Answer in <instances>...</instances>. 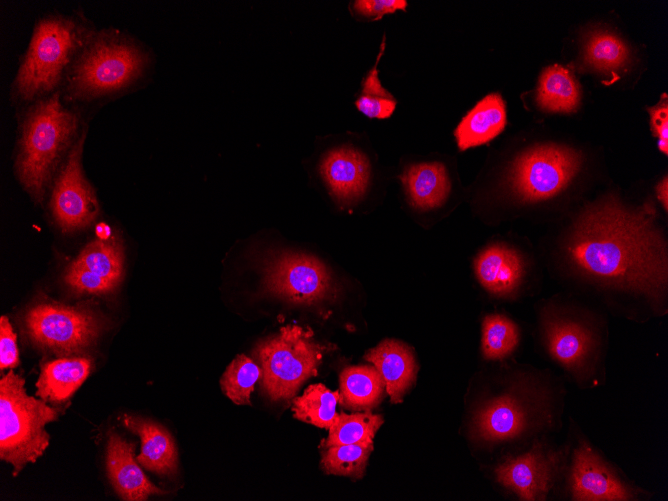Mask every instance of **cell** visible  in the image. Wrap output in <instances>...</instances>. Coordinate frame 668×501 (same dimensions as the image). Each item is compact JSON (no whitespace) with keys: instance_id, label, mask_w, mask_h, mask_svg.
Returning a JSON list of instances; mask_svg holds the SVG:
<instances>
[{"instance_id":"18","label":"cell","mask_w":668,"mask_h":501,"mask_svg":"<svg viewBox=\"0 0 668 501\" xmlns=\"http://www.w3.org/2000/svg\"><path fill=\"white\" fill-rule=\"evenodd\" d=\"M365 359L381 374L392 403H399L416 377L413 353L404 343L387 339L370 349Z\"/></svg>"},{"instance_id":"22","label":"cell","mask_w":668,"mask_h":501,"mask_svg":"<svg viewBox=\"0 0 668 501\" xmlns=\"http://www.w3.org/2000/svg\"><path fill=\"white\" fill-rule=\"evenodd\" d=\"M401 180L411 204L422 210L442 205L450 190L446 169L438 162L410 165Z\"/></svg>"},{"instance_id":"15","label":"cell","mask_w":668,"mask_h":501,"mask_svg":"<svg viewBox=\"0 0 668 501\" xmlns=\"http://www.w3.org/2000/svg\"><path fill=\"white\" fill-rule=\"evenodd\" d=\"M135 455V444L111 432L106 449V471L117 495L126 501H144L167 491L155 486L143 473Z\"/></svg>"},{"instance_id":"12","label":"cell","mask_w":668,"mask_h":501,"mask_svg":"<svg viewBox=\"0 0 668 501\" xmlns=\"http://www.w3.org/2000/svg\"><path fill=\"white\" fill-rule=\"evenodd\" d=\"M558 457L541 444L515 458L506 460L496 469L499 483L522 500H542L551 488L557 470Z\"/></svg>"},{"instance_id":"20","label":"cell","mask_w":668,"mask_h":501,"mask_svg":"<svg viewBox=\"0 0 668 501\" xmlns=\"http://www.w3.org/2000/svg\"><path fill=\"white\" fill-rule=\"evenodd\" d=\"M506 125V109L502 97L492 93L479 101L465 115L454 135L460 150L482 145L500 134Z\"/></svg>"},{"instance_id":"1","label":"cell","mask_w":668,"mask_h":501,"mask_svg":"<svg viewBox=\"0 0 668 501\" xmlns=\"http://www.w3.org/2000/svg\"><path fill=\"white\" fill-rule=\"evenodd\" d=\"M647 205L631 210L614 198L588 207L567 239L569 261L600 285L660 300L667 285L665 243Z\"/></svg>"},{"instance_id":"33","label":"cell","mask_w":668,"mask_h":501,"mask_svg":"<svg viewBox=\"0 0 668 501\" xmlns=\"http://www.w3.org/2000/svg\"><path fill=\"white\" fill-rule=\"evenodd\" d=\"M64 279L78 293L104 294L111 292L118 285L74 262L68 267Z\"/></svg>"},{"instance_id":"2","label":"cell","mask_w":668,"mask_h":501,"mask_svg":"<svg viewBox=\"0 0 668 501\" xmlns=\"http://www.w3.org/2000/svg\"><path fill=\"white\" fill-rule=\"evenodd\" d=\"M24 384L13 370L0 380V458L12 465L13 476L44 453L50 440L45 426L58 417L46 401L29 396Z\"/></svg>"},{"instance_id":"19","label":"cell","mask_w":668,"mask_h":501,"mask_svg":"<svg viewBox=\"0 0 668 501\" xmlns=\"http://www.w3.org/2000/svg\"><path fill=\"white\" fill-rule=\"evenodd\" d=\"M474 267L480 284L500 296L517 289L524 276V262L520 255L501 244L483 250L475 259Z\"/></svg>"},{"instance_id":"28","label":"cell","mask_w":668,"mask_h":501,"mask_svg":"<svg viewBox=\"0 0 668 501\" xmlns=\"http://www.w3.org/2000/svg\"><path fill=\"white\" fill-rule=\"evenodd\" d=\"M373 443L342 444L322 451L321 467L327 474L361 478Z\"/></svg>"},{"instance_id":"16","label":"cell","mask_w":668,"mask_h":501,"mask_svg":"<svg viewBox=\"0 0 668 501\" xmlns=\"http://www.w3.org/2000/svg\"><path fill=\"white\" fill-rule=\"evenodd\" d=\"M122 422L140 438L141 449L136 460L143 468L159 475L171 476L177 473V448L166 428L154 421L126 414Z\"/></svg>"},{"instance_id":"9","label":"cell","mask_w":668,"mask_h":501,"mask_svg":"<svg viewBox=\"0 0 668 501\" xmlns=\"http://www.w3.org/2000/svg\"><path fill=\"white\" fill-rule=\"evenodd\" d=\"M266 291L294 303H314L332 292L326 267L316 258L300 253H282L265 268Z\"/></svg>"},{"instance_id":"29","label":"cell","mask_w":668,"mask_h":501,"mask_svg":"<svg viewBox=\"0 0 668 501\" xmlns=\"http://www.w3.org/2000/svg\"><path fill=\"white\" fill-rule=\"evenodd\" d=\"M385 38L375 65L369 70L362 82V88L355 101L357 110L371 119L389 118L397 105L396 99L383 86L379 79L378 62L383 55Z\"/></svg>"},{"instance_id":"17","label":"cell","mask_w":668,"mask_h":501,"mask_svg":"<svg viewBox=\"0 0 668 501\" xmlns=\"http://www.w3.org/2000/svg\"><path fill=\"white\" fill-rule=\"evenodd\" d=\"M545 335L550 354L568 370L582 373L588 367L594 343L583 325L571 319L550 318L545 323Z\"/></svg>"},{"instance_id":"23","label":"cell","mask_w":668,"mask_h":501,"mask_svg":"<svg viewBox=\"0 0 668 501\" xmlns=\"http://www.w3.org/2000/svg\"><path fill=\"white\" fill-rule=\"evenodd\" d=\"M580 86L568 69L561 65L547 67L539 78L536 102L549 112H574L580 103Z\"/></svg>"},{"instance_id":"25","label":"cell","mask_w":668,"mask_h":501,"mask_svg":"<svg viewBox=\"0 0 668 501\" xmlns=\"http://www.w3.org/2000/svg\"><path fill=\"white\" fill-rule=\"evenodd\" d=\"M338 403H341L339 391H331L323 384H312L293 400V416L316 427L329 429L339 417L336 411Z\"/></svg>"},{"instance_id":"24","label":"cell","mask_w":668,"mask_h":501,"mask_svg":"<svg viewBox=\"0 0 668 501\" xmlns=\"http://www.w3.org/2000/svg\"><path fill=\"white\" fill-rule=\"evenodd\" d=\"M385 383L375 367L351 366L340 374L341 404L352 410H369L383 397Z\"/></svg>"},{"instance_id":"7","label":"cell","mask_w":668,"mask_h":501,"mask_svg":"<svg viewBox=\"0 0 668 501\" xmlns=\"http://www.w3.org/2000/svg\"><path fill=\"white\" fill-rule=\"evenodd\" d=\"M581 165L582 156L575 149L550 143L536 145L513 162L510 185L522 201L547 200L566 189Z\"/></svg>"},{"instance_id":"26","label":"cell","mask_w":668,"mask_h":501,"mask_svg":"<svg viewBox=\"0 0 668 501\" xmlns=\"http://www.w3.org/2000/svg\"><path fill=\"white\" fill-rule=\"evenodd\" d=\"M382 424L383 417L369 410L352 414L341 412L337 421L329 428V435L323 446L326 448L342 444L373 443Z\"/></svg>"},{"instance_id":"6","label":"cell","mask_w":668,"mask_h":501,"mask_svg":"<svg viewBox=\"0 0 668 501\" xmlns=\"http://www.w3.org/2000/svg\"><path fill=\"white\" fill-rule=\"evenodd\" d=\"M143 53L133 44L100 38L89 45L75 64L71 87L80 96L95 97L121 89L139 76Z\"/></svg>"},{"instance_id":"10","label":"cell","mask_w":668,"mask_h":501,"mask_svg":"<svg viewBox=\"0 0 668 501\" xmlns=\"http://www.w3.org/2000/svg\"><path fill=\"white\" fill-rule=\"evenodd\" d=\"M81 150L82 140L73 147L52 193V212L64 231L89 225L98 211L94 192L82 174Z\"/></svg>"},{"instance_id":"31","label":"cell","mask_w":668,"mask_h":501,"mask_svg":"<svg viewBox=\"0 0 668 501\" xmlns=\"http://www.w3.org/2000/svg\"><path fill=\"white\" fill-rule=\"evenodd\" d=\"M75 264L119 283L123 274V255L115 241L96 240L88 244Z\"/></svg>"},{"instance_id":"37","label":"cell","mask_w":668,"mask_h":501,"mask_svg":"<svg viewBox=\"0 0 668 501\" xmlns=\"http://www.w3.org/2000/svg\"><path fill=\"white\" fill-rule=\"evenodd\" d=\"M657 193L659 200L663 203L665 210H667L668 205V182L665 177L657 187Z\"/></svg>"},{"instance_id":"5","label":"cell","mask_w":668,"mask_h":501,"mask_svg":"<svg viewBox=\"0 0 668 501\" xmlns=\"http://www.w3.org/2000/svg\"><path fill=\"white\" fill-rule=\"evenodd\" d=\"M74 24L51 17L39 22L19 68L15 86L24 98L53 89L77 44Z\"/></svg>"},{"instance_id":"8","label":"cell","mask_w":668,"mask_h":501,"mask_svg":"<svg viewBox=\"0 0 668 501\" xmlns=\"http://www.w3.org/2000/svg\"><path fill=\"white\" fill-rule=\"evenodd\" d=\"M31 339L57 354L84 352L99 337L103 322L91 310L56 303H42L25 317Z\"/></svg>"},{"instance_id":"14","label":"cell","mask_w":668,"mask_h":501,"mask_svg":"<svg viewBox=\"0 0 668 501\" xmlns=\"http://www.w3.org/2000/svg\"><path fill=\"white\" fill-rule=\"evenodd\" d=\"M320 174L335 199L352 204L363 197L370 178V164L361 151L352 146L330 150L320 163Z\"/></svg>"},{"instance_id":"32","label":"cell","mask_w":668,"mask_h":501,"mask_svg":"<svg viewBox=\"0 0 668 501\" xmlns=\"http://www.w3.org/2000/svg\"><path fill=\"white\" fill-rule=\"evenodd\" d=\"M482 331V350L487 359H501L509 355L519 341L517 326L503 315L486 316Z\"/></svg>"},{"instance_id":"13","label":"cell","mask_w":668,"mask_h":501,"mask_svg":"<svg viewBox=\"0 0 668 501\" xmlns=\"http://www.w3.org/2000/svg\"><path fill=\"white\" fill-rule=\"evenodd\" d=\"M570 487L574 500L624 501L633 498L632 489L586 444L574 451Z\"/></svg>"},{"instance_id":"21","label":"cell","mask_w":668,"mask_h":501,"mask_svg":"<svg viewBox=\"0 0 668 501\" xmlns=\"http://www.w3.org/2000/svg\"><path fill=\"white\" fill-rule=\"evenodd\" d=\"M92 366L87 357H66L44 363L35 395L50 403L66 401L87 379Z\"/></svg>"},{"instance_id":"3","label":"cell","mask_w":668,"mask_h":501,"mask_svg":"<svg viewBox=\"0 0 668 501\" xmlns=\"http://www.w3.org/2000/svg\"><path fill=\"white\" fill-rule=\"evenodd\" d=\"M76 126L75 114L63 107L57 95L38 103L26 116L18 173L37 200L42 198L51 171Z\"/></svg>"},{"instance_id":"35","label":"cell","mask_w":668,"mask_h":501,"mask_svg":"<svg viewBox=\"0 0 668 501\" xmlns=\"http://www.w3.org/2000/svg\"><path fill=\"white\" fill-rule=\"evenodd\" d=\"M19 364L16 334L6 316L0 319V369L15 368Z\"/></svg>"},{"instance_id":"27","label":"cell","mask_w":668,"mask_h":501,"mask_svg":"<svg viewBox=\"0 0 668 501\" xmlns=\"http://www.w3.org/2000/svg\"><path fill=\"white\" fill-rule=\"evenodd\" d=\"M583 59L593 70L613 73L628 62L629 49L618 36L598 31L588 38Z\"/></svg>"},{"instance_id":"36","label":"cell","mask_w":668,"mask_h":501,"mask_svg":"<svg viewBox=\"0 0 668 501\" xmlns=\"http://www.w3.org/2000/svg\"><path fill=\"white\" fill-rule=\"evenodd\" d=\"M651 116V124L655 135L658 136L659 149L667 155L668 153V104L667 96L658 105L648 109Z\"/></svg>"},{"instance_id":"11","label":"cell","mask_w":668,"mask_h":501,"mask_svg":"<svg viewBox=\"0 0 668 501\" xmlns=\"http://www.w3.org/2000/svg\"><path fill=\"white\" fill-rule=\"evenodd\" d=\"M543 403L541 395L533 400L514 394L494 398L477 410L473 418L474 435L488 442L515 438L530 426L533 419L540 418Z\"/></svg>"},{"instance_id":"4","label":"cell","mask_w":668,"mask_h":501,"mask_svg":"<svg viewBox=\"0 0 668 501\" xmlns=\"http://www.w3.org/2000/svg\"><path fill=\"white\" fill-rule=\"evenodd\" d=\"M323 350L312 331L298 325L282 327L260 341L253 354L262 370L263 392L274 401L292 398L302 383L317 375Z\"/></svg>"},{"instance_id":"34","label":"cell","mask_w":668,"mask_h":501,"mask_svg":"<svg viewBox=\"0 0 668 501\" xmlns=\"http://www.w3.org/2000/svg\"><path fill=\"white\" fill-rule=\"evenodd\" d=\"M404 0H357L349 5L350 12L357 20L375 21L398 10L404 11Z\"/></svg>"},{"instance_id":"30","label":"cell","mask_w":668,"mask_h":501,"mask_svg":"<svg viewBox=\"0 0 668 501\" xmlns=\"http://www.w3.org/2000/svg\"><path fill=\"white\" fill-rule=\"evenodd\" d=\"M261 376V367L249 357L240 354L223 373L220 380L221 389L233 403L250 405V395Z\"/></svg>"}]
</instances>
